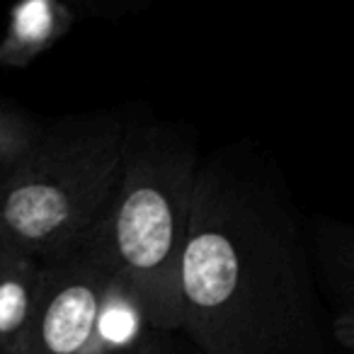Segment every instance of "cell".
<instances>
[{
  "mask_svg": "<svg viewBox=\"0 0 354 354\" xmlns=\"http://www.w3.org/2000/svg\"><path fill=\"white\" fill-rule=\"evenodd\" d=\"M183 330L204 354H308L315 294L294 214L260 175L199 167L180 267Z\"/></svg>",
  "mask_w": 354,
  "mask_h": 354,
  "instance_id": "1",
  "label": "cell"
},
{
  "mask_svg": "<svg viewBox=\"0 0 354 354\" xmlns=\"http://www.w3.org/2000/svg\"><path fill=\"white\" fill-rule=\"evenodd\" d=\"M199 162L165 124H127L119 185L95 226L112 270L136 289L156 330H183L180 267Z\"/></svg>",
  "mask_w": 354,
  "mask_h": 354,
  "instance_id": "2",
  "label": "cell"
},
{
  "mask_svg": "<svg viewBox=\"0 0 354 354\" xmlns=\"http://www.w3.org/2000/svg\"><path fill=\"white\" fill-rule=\"evenodd\" d=\"M127 122L114 114L39 127L32 146L0 170V245L51 262L80 245L119 185Z\"/></svg>",
  "mask_w": 354,
  "mask_h": 354,
  "instance_id": "3",
  "label": "cell"
},
{
  "mask_svg": "<svg viewBox=\"0 0 354 354\" xmlns=\"http://www.w3.org/2000/svg\"><path fill=\"white\" fill-rule=\"evenodd\" d=\"M112 274L95 231L68 255L44 262L35 310L15 354H83Z\"/></svg>",
  "mask_w": 354,
  "mask_h": 354,
  "instance_id": "4",
  "label": "cell"
},
{
  "mask_svg": "<svg viewBox=\"0 0 354 354\" xmlns=\"http://www.w3.org/2000/svg\"><path fill=\"white\" fill-rule=\"evenodd\" d=\"M151 315L127 279L114 272L83 354H133L151 342Z\"/></svg>",
  "mask_w": 354,
  "mask_h": 354,
  "instance_id": "5",
  "label": "cell"
},
{
  "mask_svg": "<svg viewBox=\"0 0 354 354\" xmlns=\"http://www.w3.org/2000/svg\"><path fill=\"white\" fill-rule=\"evenodd\" d=\"M73 22L75 12L56 0H27L15 6L6 35L0 39V66H30L51 49Z\"/></svg>",
  "mask_w": 354,
  "mask_h": 354,
  "instance_id": "6",
  "label": "cell"
},
{
  "mask_svg": "<svg viewBox=\"0 0 354 354\" xmlns=\"http://www.w3.org/2000/svg\"><path fill=\"white\" fill-rule=\"evenodd\" d=\"M41 270L39 260L0 245V354H15L30 325Z\"/></svg>",
  "mask_w": 354,
  "mask_h": 354,
  "instance_id": "7",
  "label": "cell"
},
{
  "mask_svg": "<svg viewBox=\"0 0 354 354\" xmlns=\"http://www.w3.org/2000/svg\"><path fill=\"white\" fill-rule=\"evenodd\" d=\"M325 286L333 299V333L354 354V228L333 226L320 245Z\"/></svg>",
  "mask_w": 354,
  "mask_h": 354,
  "instance_id": "8",
  "label": "cell"
},
{
  "mask_svg": "<svg viewBox=\"0 0 354 354\" xmlns=\"http://www.w3.org/2000/svg\"><path fill=\"white\" fill-rule=\"evenodd\" d=\"M37 133L39 127L30 114L0 104V170L20 158L32 146Z\"/></svg>",
  "mask_w": 354,
  "mask_h": 354,
  "instance_id": "9",
  "label": "cell"
},
{
  "mask_svg": "<svg viewBox=\"0 0 354 354\" xmlns=\"http://www.w3.org/2000/svg\"><path fill=\"white\" fill-rule=\"evenodd\" d=\"M133 354H165V352H160V347H158V344L151 339V342H148L146 347H141L138 352H133Z\"/></svg>",
  "mask_w": 354,
  "mask_h": 354,
  "instance_id": "10",
  "label": "cell"
}]
</instances>
